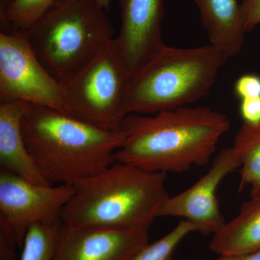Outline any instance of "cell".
Segmentation results:
<instances>
[{
    "label": "cell",
    "instance_id": "1",
    "mask_svg": "<svg viewBox=\"0 0 260 260\" xmlns=\"http://www.w3.org/2000/svg\"><path fill=\"white\" fill-rule=\"evenodd\" d=\"M229 117L208 107L177 108L155 114H126L125 139L116 161L153 172L181 173L211 160Z\"/></svg>",
    "mask_w": 260,
    "mask_h": 260
},
{
    "label": "cell",
    "instance_id": "2",
    "mask_svg": "<svg viewBox=\"0 0 260 260\" xmlns=\"http://www.w3.org/2000/svg\"><path fill=\"white\" fill-rule=\"evenodd\" d=\"M22 128L29 153L52 185L74 186L116 162L123 129H102L55 109L25 103Z\"/></svg>",
    "mask_w": 260,
    "mask_h": 260
},
{
    "label": "cell",
    "instance_id": "3",
    "mask_svg": "<svg viewBox=\"0 0 260 260\" xmlns=\"http://www.w3.org/2000/svg\"><path fill=\"white\" fill-rule=\"evenodd\" d=\"M167 174L116 161L75 184L61 220L72 226L148 231L169 197Z\"/></svg>",
    "mask_w": 260,
    "mask_h": 260
},
{
    "label": "cell",
    "instance_id": "4",
    "mask_svg": "<svg viewBox=\"0 0 260 260\" xmlns=\"http://www.w3.org/2000/svg\"><path fill=\"white\" fill-rule=\"evenodd\" d=\"M226 56L211 44L180 49L164 45L130 76L125 115L155 114L206 96Z\"/></svg>",
    "mask_w": 260,
    "mask_h": 260
},
{
    "label": "cell",
    "instance_id": "5",
    "mask_svg": "<svg viewBox=\"0 0 260 260\" xmlns=\"http://www.w3.org/2000/svg\"><path fill=\"white\" fill-rule=\"evenodd\" d=\"M23 34L38 59L60 83L114 39L107 10L95 0H56Z\"/></svg>",
    "mask_w": 260,
    "mask_h": 260
},
{
    "label": "cell",
    "instance_id": "6",
    "mask_svg": "<svg viewBox=\"0 0 260 260\" xmlns=\"http://www.w3.org/2000/svg\"><path fill=\"white\" fill-rule=\"evenodd\" d=\"M129 78L114 38L76 74L61 83L68 114L102 129H121Z\"/></svg>",
    "mask_w": 260,
    "mask_h": 260
},
{
    "label": "cell",
    "instance_id": "7",
    "mask_svg": "<svg viewBox=\"0 0 260 260\" xmlns=\"http://www.w3.org/2000/svg\"><path fill=\"white\" fill-rule=\"evenodd\" d=\"M15 102L68 114L60 82L38 59L23 32L1 31L0 104Z\"/></svg>",
    "mask_w": 260,
    "mask_h": 260
},
{
    "label": "cell",
    "instance_id": "8",
    "mask_svg": "<svg viewBox=\"0 0 260 260\" xmlns=\"http://www.w3.org/2000/svg\"><path fill=\"white\" fill-rule=\"evenodd\" d=\"M74 192L73 186L36 184L0 168V217L13 229L19 247L34 224L60 221Z\"/></svg>",
    "mask_w": 260,
    "mask_h": 260
},
{
    "label": "cell",
    "instance_id": "9",
    "mask_svg": "<svg viewBox=\"0 0 260 260\" xmlns=\"http://www.w3.org/2000/svg\"><path fill=\"white\" fill-rule=\"evenodd\" d=\"M241 164L234 147L221 150L201 179L186 190L166 200L158 217L182 218L191 222L200 234H216L226 223L219 207L217 189L224 178Z\"/></svg>",
    "mask_w": 260,
    "mask_h": 260
},
{
    "label": "cell",
    "instance_id": "10",
    "mask_svg": "<svg viewBox=\"0 0 260 260\" xmlns=\"http://www.w3.org/2000/svg\"><path fill=\"white\" fill-rule=\"evenodd\" d=\"M149 243L148 231L61 223L53 260H129Z\"/></svg>",
    "mask_w": 260,
    "mask_h": 260
},
{
    "label": "cell",
    "instance_id": "11",
    "mask_svg": "<svg viewBox=\"0 0 260 260\" xmlns=\"http://www.w3.org/2000/svg\"><path fill=\"white\" fill-rule=\"evenodd\" d=\"M121 27L116 37L130 76L165 45L162 39L164 0H118Z\"/></svg>",
    "mask_w": 260,
    "mask_h": 260
},
{
    "label": "cell",
    "instance_id": "12",
    "mask_svg": "<svg viewBox=\"0 0 260 260\" xmlns=\"http://www.w3.org/2000/svg\"><path fill=\"white\" fill-rule=\"evenodd\" d=\"M25 102L0 104V165L38 184H49L29 153L22 128Z\"/></svg>",
    "mask_w": 260,
    "mask_h": 260
},
{
    "label": "cell",
    "instance_id": "13",
    "mask_svg": "<svg viewBox=\"0 0 260 260\" xmlns=\"http://www.w3.org/2000/svg\"><path fill=\"white\" fill-rule=\"evenodd\" d=\"M210 44L227 59L242 51L246 30L239 0H194Z\"/></svg>",
    "mask_w": 260,
    "mask_h": 260
},
{
    "label": "cell",
    "instance_id": "14",
    "mask_svg": "<svg viewBox=\"0 0 260 260\" xmlns=\"http://www.w3.org/2000/svg\"><path fill=\"white\" fill-rule=\"evenodd\" d=\"M210 251L218 256H236L260 249V200L246 202L235 218L213 234Z\"/></svg>",
    "mask_w": 260,
    "mask_h": 260
},
{
    "label": "cell",
    "instance_id": "15",
    "mask_svg": "<svg viewBox=\"0 0 260 260\" xmlns=\"http://www.w3.org/2000/svg\"><path fill=\"white\" fill-rule=\"evenodd\" d=\"M234 148L240 158V187H250L251 200H260V125L244 123L234 138Z\"/></svg>",
    "mask_w": 260,
    "mask_h": 260
},
{
    "label": "cell",
    "instance_id": "16",
    "mask_svg": "<svg viewBox=\"0 0 260 260\" xmlns=\"http://www.w3.org/2000/svg\"><path fill=\"white\" fill-rule=\"evenodd\" d=\"M56 1L13 0L0 12L1 31H26Z\"/></svg>",
    "mask_w": 260,
    "mask_h": 260
},
{
    "label": "cell",
    "instance_id": "17",
    "mask_svg": "<svg viewBox=\"0 0 260 260\" xmlns=\"http://www.w3.org/2000/svg\"><path fill=\"white\" fill-rule=\"evenodd\" d=\"M61 223H39L29 228L20 260H53Z\"/></svg>",
    "mask_w": 260,
    "mask_h": 260
},
{
    "label": "cell",
    "instance_id": "18",
    "mask_svg": "<svg viewBox=\"0 0 260 260\" xmlns=\"http://www.w3.org/2000/svg\"><path fill=\"white\" fill-rule=\"evenodd\" d=\"M196 227L191 222L182 220L167 235L156 242L148 243L129 260H173L174 251L181 241L192 232Z\"/></svg>",
    "mask_w": 260,
    "mask_h": 260
},
{
    "label": "cell",
    "instance_id": "19",
    "mask_svg": "<svg viewBox=\"0 0 260 260\" xmlns=\"http://www.w3.org/2000/svg\"><path fill=\"white\" fill-rule=\"evenodd\" d=\"M16 247L18 243L13 229L0 217V260H14Z\"/></svg>",
    "mask_w": 260,
    "mask_h": 260
},
{
    "label": "cell",
    "instance_id": "20",
    "mask_svg": "<svg viewBox=\"0 0 260 260\" xmlns=\"http://www.w3.org/2000/svg\"><path fill=\"white\" fill-rule=\"evenodd\" d=\"M234 93L239 100L260 97V76L245 74L238 78L234 85Z\"/></svg>",
    "mask_w": 260,
    "mask_h": 260
},
{
    "label": "cell",
    "instance_id": "21",
    "mask_svg": "<svg viewBox=\"0 0 260 260\" xmlns=\"http://www.w3.org/2000/svg\"><path fill=\"white\" fill-rule=\"evenodd\" d=\"M243 25L246 32L251 31L260 24V0H242Z\"/></svg>",
    "mask_w": 260,
    "mask_h": 260
},
{
    "label": "cell",
    "instance_id": "22",
    "mask_svg": "<svg viewBox=\"0 0 260 260\" xmlns=\"http://www.w3.org/2000/svg\"><path fill=\"white\" fill-rule=\"evenodd\" d=\"M239 112L245 124L260 125V97L241 100Z\"/></svg>",
    "mask_w": 260,
    "mask_h": 260
},
{
    "label": "cell",
    "instance_id": "23",
    "mask_svg": "<svg viewBox=\"0 0 260 260\" xmlns=\"http://www.w3.org/2000/svg\"><path fill=\"white\" fill-rule=\"evenodd\" d=\"M212 260H260V249L242 255L218 256V257Z\"/></svg>",
    "mask_w": 260,
    "mask_h": 260
},
{
    "label": "cell",
    "instance_id": "24",
    "mask_svg": "<svg viewBox=\"0 0 260 260\" xmlns=\"http://www.w3.org/2000/svg\"><path fill=\"white\" fill-rule=\"evenodd\" d=\"M95 1L107 11L110 8L112 0H95Z\"/></svg>",
    "mask_w": 260,
    "mask_h": 260
}]
</instances>
